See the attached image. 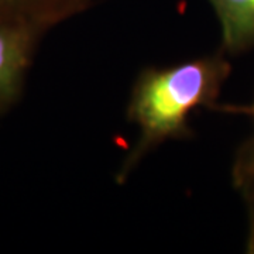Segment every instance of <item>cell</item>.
Listing matches in <instances>:
<instances>
[{"instance_id": "cell-1", "label": "cell", "mask_w": 254, "mask_h": 254, "mask_svg": "<svg viewBox=\"0 0 254 254\" xmlns=\"http://www.w3.org/2000/svg\"><path fill=\"white\" fill-rule=\"evenodd\" d=\"M230 71L232 65L223 54L143 69L127 106V118L138 126L140 137L122 165L118 181L125 182L155 147L168 140L192 137L190 113L203 106L218 109L216 100Z\"/></svg>"}, {"instance_id": "cell-2", "label": "cell", "mask_w": 254, "mask_h": 254, "mask_svg": "<svg viewBox=\"0 0 254 254\" xmlns=\"http://www.w3.org/2000/svg\"><path fill=\"white\" fill-rule=\"evenodd\" d=\"M93 0H0V24L41 38L58 24L89 9Z\"/></svg>"}, {"instance_id": "cell-3", "label": "cell", "mask_w": 254, "mask_h": 254, "mask_svg": "<svg viewBox=\"0 0 254 254\" xmlns=\"http://www.w3.org/2000/svg\"><path fill=\"white\" fill-rule=\"evenodd\" d=\"M38 40L26 30L0 24V113L17 100Z\"/></svg>"}, {"instance_id": "cell-4", "label": "cell", "mask_w": 254, "mask_h": 254, "mask_svg": "<svg viewBox=\"0 0 254 254\" xmlns=\"http://www.w3.org/2000/svg\"><path fill=\"white\" fill-rule=\"evenodd\" d=\"M222 28V48L240 54L254 48V0H209Z\"/></svg>"}, {"instance_id": "cell-5", "label": "cell", "mask_w": 254, "mask_h": 254, "mask_svg": "<svg viewBox=\"0 0 254 254\" xmlns=\"http://www.w3.org/2000/svg\"><path fill=\"white\" fill-rule=\"evenodd\" d=\"M233 182L242 192L250 210V249H254V136L237 153L233 167Z\"/></svg>"}, {"instance_id": "cell-6", "label": "cell", "mask_w": 254, "mask_h": 254, "mask_svg": "<svg viewBox=\"0 0 254 254\" xmlns=\"http://www.w3.org/2000/svg\"><path fill=\"white\" fill-rule=\"evenodd\" d=\"M219 110L229 112V113H245L247 116L254 119V102L250 106H220Z\"/></svg>"}]
</instances>
